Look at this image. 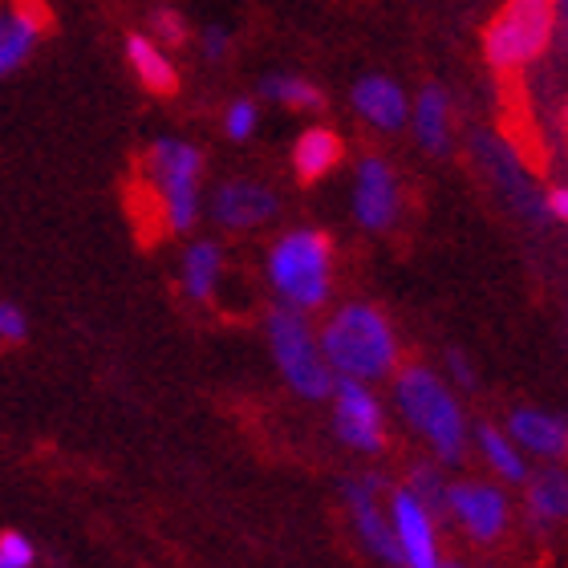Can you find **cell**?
I'll return each instance as SVG.
<instances>
[{
  "mask_svg": "<svg viewBox=\"0 0 568 568\" xmlns=\"http://www.w3.org/2000/svg\"><path fill=\"white\" fill-rule=\"evenodd\" d=\"M268 337H273V354L281 366L284 382L293 386L301 398H329L333 394V369L321 357V345L308 329V321L296 308H276L268 317Z\"/></svg>",
  "mask_w": 568,
  "mask_h": 568,
  "instance_id": "cell-6",
  "label": "cell"
},
{
  "mask_svg": "<svg viewBox=\"0 0 568 568\" xmlns=\"http://www.w3.org/2000/svg\"><path fill=\"white\" fill-rule=\"evenodd\" d=\"M447 516L467 528L475 545H499L511 524L508 496L491 484H455L447 487Z\"/></svg>",
  "mask_w": 568,
  "mask_h": 568,
  "instance_id": "cell-8",
  "label": "cell"
},
{
  "mask_svg": "<svg viewBox=\"0 0 568 568\" xmlns=\"http://www.w3.org/2000/svg\"><path fill=\"white\" fill-rule=\"evenodd\" d=\"M568 511V479L565 471H545L536 475L532 484H528V516H532L536 528H552V524L565 520Z\"/></svg>",
  "mask_w": 568,
  "mask_h": 568,
  "instance_id": "cell-21",
  "label": "cell"
},
{
  "mask_svg": "<svg viewBox=\"0 0 568 568\" xmlns=\"http://www.w3.org/2000/svg\"><path fill=\"white\" fill-rule=\"evenodd\" d=\"M354 106L378 131H398L406 122V98L390 78H362L354 85Z\"/></svg>",
  "mask_w": 568,
  "mask_h": 568,
  "instance_id": "cell-15",
  "label": "cell"
},
{
  "mask_svg": "<svg viewBox=\"0 0 568 568\" xmlns=\"http://www.w3.org/2000/svg\"><path fill=\"white\" fill-rule=\"evenodd\" d=\"M475 438H479V447H484V459L491 463V471L504 475L508 484H524L528 479V463H524V450L511 443L504 430H496V426H479L475 430Z\"/></svg>",
  "mask_w": 568,
  "mask_h": 568,
  "instance_id": "cell-22",
  "label": "cell"
},
{
  "mask_svg": "<svg viewBox=\"0 0 568 568\" xmlns=\"http://www.w3.org/2000/svg\"><path fill=\"white\" fill-rule=\"evenodd\" d=\"M264 98H273L281 106H293V110H321V90L305 78H293V73H276L264 82Z\"/></svg>",
  "mask_w": 568,
  "mask_h": 568,
  "instance_id": "cell-24",
  "label": "cell"
},
{
  "mask_svg": "<svg viewBox=\"0 0 568 568\" xmlns=\"http://www.w3.org/2000/svg\"><path fill=\"white\" fill-rule=\"evenodd\" d=\"M342 163V139L325 126H313L296 139L293 146V171L301 183H317L333 171V166Z\"/></svg>",
  "mask_w": 568,
  "mask_h": 568,
  "instance_id": "cell-16",
  "label": "cell"
},
{
  "mask_svg": "<svg viewBox=\"0 0 568 568\" xmlns=\"http://www.w3.org/2000/svg\"><path fill=\"white\" fill-rule=\"evenodd\" d=\"M268 281L296 313H313L333 293V240L317 227L284 232L268 252Z\"/></svg>",
  "mask_w": 568,
  "mask_h": 568,
  "instance_id": "cell-3",
  "label": "cell"
},
{
  "mask_svg": "<svg viewBox=\"0 0 568 568\" xmlns=\"http://www.w3.org/2000/svg\"><path fill=\"white\" fill-rule=\"evenodd\" d=\"M126 58H131L134 73H139V82L151 90V94H175L179 90V78H175V65L166 61V53L154 45L151 37H126Z\"/></svg>",
  "mask_w": 568,
  "mask_h": 568,
  "instance_id": "cell-19",
  "label": "cell"
},
{
  "mask_svg": "<svg viewBox=\"0 0 568 568\" xmlns=\"http://www.w3.org/2000/svg\"><path fill=\"white\" fill-rule=\"evenodd\" d=\"M41 29H45V4L41 0H17V9L9 17H0V73L17 70L29 58Z\"/></svg>",
  "mask_w": 568,
  "mask_h": 568,
  "instance_id": "cell-13",
  "label": "cell"
},
{
  "mask_svg": "<svg viewBox=\"0 0 568 568\" xmlns=\"http://www.w3.org/2000/svg\"><path fill=\"white\" fill-rule=\"evenodd\" d=\"M37 552L21 532H0V568H33Z\"/></svg>",
  "mask_w": 568,
  "mask_h": 568,
  "instance_id": "cell-25",
  "label": "cell"
},
{
  "mask_svg": "<svg viewBox=\"0 0 568 568\" xmlns=\"http://www.w3.org/2000/svg\"><path fill=\"white\" fill-rule=\"evenodd\" d=\"M333 426L354 450H382L386 447V418L378 398L354 378L333 382Z\"/></svg>",
  "mask_w": 568,
  "mask_h": 568,
  "instance_id": "cell-9",
  "label": "cell"
},
{
  "mask_svg": "<svg viewBox=\"0 0 568 568\" xmlns=\"http://www.w3.org/2000/svg\"><path fill=\"white\" fill-rule=\"evenodd\" d=\"M386 504H390V516H386V520H390V528H394L403 565L406 568H438L435 516H430L406 487L386 491Z\"/></svg>",
  "mask_w": 568,
  "mask_h": 568,
  "instance_id": "cell-11",
  "label": "cell"
},
{
  "mask_svg": "<svg viewBox=\"0 0 568 568\" xmlns=\"http://www.w3.org/2000/svg\"><path fill=\"white\" fill-rule=\"evenodd\" d=\"M557 0H504V9L484 33V53L499 73L528 70L552 41Z\"/></svg>",
  "mask_w": 568,
  "mask_h": 568,
  "instance_id": "cell-5",
  "label": "cell"
},
{
  "mask_svg": "<svg viewBox=\"0 0 568 568\" xmlns=\"http://www.w3.org/2000/svg\"><path fill=\"white\" fill-rule=\"evenodd\" d=\"M0 342H24V313L17 305H0Z\"/></svg>",
  "mask_w": 568,
  "mask_h": 568,
  "instance_id": "cell-28",
  "label": "cell"
},
{
  "mask_svg": "<svg viewBox=\"0 0 568 568\" xmlns=\"http://www.w3.org/2000/svg\"><path fill=\"white\" fill-rule=\"evenodd\" d=\"M394 398H398V410L406 415V423L430 443L438 459H463V450H467V423H463L455 394L447 390V382H438L435 369L418 366V362L415 366H403L398 378H394Z\"/></svg>",
  "mask_w": 568,
  "mask_h": 568,
  "instance_id": "cell-2",
  "label": "cell"
},
{
  "mask_svg": "<svg viewBox=\"0 0 568 568\" xmlns=\"http://www.w3.org/2000/svg\"><path fill=\"white\" fill-rule=\"evenodd\" d=\"M415 134L430 154H447L450 146V102L438 85H426L415 102Z\"/></svg>",
  "mask_w": 568,
  "mask_h": 568,
  "instance_id": "cell-18",
  "label": "cell"
},
{
  "mask_svg": "<svg viewBox=\"0 0 568 568\" xmlns=\"http://www.w3.org/2000/svg\"><path fill=\"white\" fill-rule=\"evenodd\" d=\"M475 159L479 166L487 171L491 179V187L511 203V212L528 220V224L545 227L552 224L545 212V195L532 187V179H528V166L516 151H511V142L496 139V134H475Z\"/></svg>",
  "mask_w": 568,
  "mask_h": 568,
  "instance_id": "cell-7",
  "label": "cell"
},
{
  "mask_svg": "<svg viewBox=\"0 0 568 568\" xmlns=\"http://www.w3.org/2000/svg\"><path fill=\"white\" fill-rule=\"evenodd\" d=\"M438 568H459V565H443V560H438Z\"/></svg>",
  "mask_w": 568,
  "mask_h": 568,
  "instance_id": "cell-32",
  "label": "cell"
},
{
  "mask_svg": "<svg viewBox=\"0 0 568 568\" xmlns=\"http://www.w3.org/2000/svg\"><path fill=\"white\" fill-rule=\"evenodd\" d=\"M403 212V191H398V175L390 171V163L382 159H362L354 179V215L357 224L369 232H386L398 224Z\"/></svg>",
  "mask_w": 568,
  "mask_h": 568,
  "instance_id": "cell-10",
  "label": "cell"
},
{
  "mask_svg": "<svg viewBox=\"0 0 568 568\" xmlns=\"http://www.w3.org/2000/svg\"><path fill=\"white\" fill-rule=\"evenodd\" d=\"M511 443L520 450H532V455H545V459H560L568 447V430L565 418L548 415V410H536V406H520L511 415Z\"/></svg>",
  "mask_w": 568,
  "mask_h": 568,
  "instance_id": "cell-14",
  "label": "cell"
},
{
  "mask_svg": "<svg viewBox=\"0 0 568 568\" xmlns=\"http://www.w3.org/2000/svg\"><path fill=\"white\" fill-rule=\"evenodd\" d=\"M224 126L232 139H248V134L256 131V106H252V102H232Z\"/></svg>",
  "mask_w": 568,
  "mask_h": 568,
  "instance_id": "cell-26",
  "label": "cell"
},
{
  "mask_svg": "<svg viewBox=\"0 0 568 568\" xmlns=\"http://www.w3.org/2000/svg\"><path fill=\"white\" fill-rule=\"evenodd\" d=\"M154 33L163 37L166 45H183L187 41V24H183V17L171 9H159L154 12Z\"/></svg>",
  "mask_w": 568,
  "mask_h": 568,
  "instance_id": "cell-27",
  "label": "cell"
},
{
  "mask_svg": "<svg viewBox=\"0 0 568 568\" xmlns=\"http://www.w3.org/2000/svg\"><path fill=\"white\" fill-rule=\"evenodd\" d=\"M349 511H354V528H357V536H362V545L378 560H386V565H403L394 528H390V520H386V511L378 508V499H349Z\"/></svg>",
  "mask_w": 568,
  "mask_h": 568,
  "instance_id": "cell-17",
  "label": "cell"
},
{
  "mask_svg": "<svg viewBox=\"0 0 568 568\" xmlns=\"http://www.w3.org/2000/svg\"><path fill=\"white\" fill-rule=\"evenodd\" d=\"M220 273H224V252H220V244H212V240L191 244L187 256H183V284H187L191 301H212Z\"/></svg>",
  "mask_w": 568,
  "mask_h": 568,
  "instance_id": "cell-20",
  "label": "cell"
},
{
  "mask_svg": "<svg viewBox=\"0 0 568 568\" xmlns=\"http://www.w3.org/2000/svg\"><path fill=\"white\" fill-rule=\"evenodd\" d=\"M545 212H548V220H565L568 215V195H565V187H552V191H545Z\"/></svg>",
  "mask_w": 568,
  "mask_h": 568,
  "instance_id": "cell-30",
  "label": "cell"
},
{
  "mask_svg": "<svg viewBox=\"0 0 568 568\" xmlns=\"http://www.w3.org/2000/svg\"><path fill=\"white\" fill-rule=\"evenodd\" d=\"M200 175L203 154L191 142L159 139L142 159V183L151 187L166 232H187L200 212Z\"/></svg>",
  "mask_w": 568,
  "mask_h": 568,
  "instance_id": "cell-4",
  "label": "cell"
},
{
  "mask_svg": "<svg viewBox=\"0 0 568 568\" xmlns=\"http://www.w3.org/2000/svg\"><path fill=\"white\" fill-rule=\"evenodd\" d=\"M406 491H410L435 520L438 516H447V479L438 475L435 463H415V467H410V487H406Z\"/></svg>",
  "mask_w": 568,
  "mask_h": 568,
  "instance_id": "cell-23",
  "label": "cell"
},
{
  "mask_svg": "<svg viewBox=\"0 0 568 568\" xmlns=\"http://www.w3.org/2000/svg\"><path fill=\"white\" fill-rule=\"evenodd\" d=\"M276 212H281V200L264 183H252V179H232V183L215 191L212 200V215L232 232L264 227Z\"/></svg>",
  "mask_w": 568,
  "mask_h": 568,
  "instance_id": "cell-12",
  "label": "cell"
},
{
  "mask_svg": "<svg viewBox=\"0 0 568 568\" xmlns=\"http://www.w3.org/2000/svg\"><path fill=\"white\" fill-rule=\"evenodd\" d=\"M317 345L329 369L354 382L386 378L398 366V337H394L390 321L382 317L374 305H362V301L337 308L325 321Z\"/></svg>",
  "mask_w": 568,
  "mask_h": 568,
  "instance_id": "cell-1",
  "label": "cell"
},
{
  "mask_svg": "<svg viewBox=\"0 0 568 568\" xmlns=\"http://www.w3.org/2000/svg\"><path fill=\"white\" fill-rule=\"evenodd\" d=\"M203 49H207V58H224V53H227L224 29H207V37H203Z\"/></svg>",
  "mask_w": 568,
  "mask_h": 568,
  "instance_id": "cell-31",
  "label": "cell"
},
{
  "mask_svg": "<svg viewBox=\"0 0 568 568\" xmlns=\"http://www.w3.org/2000/svg\"><path fill=\"white\" fill-rule=\"evenodd\" d=\"M447 369H450V378L459 382V386H467V390L475 386V369H471V362L459 354V349H450V354H447Z\"/></svg>",
  "mask_w": 568,
  "mask_h": 568,
  "instance_id": "cell-29",
  "label": "cell"
}]
</instances>
